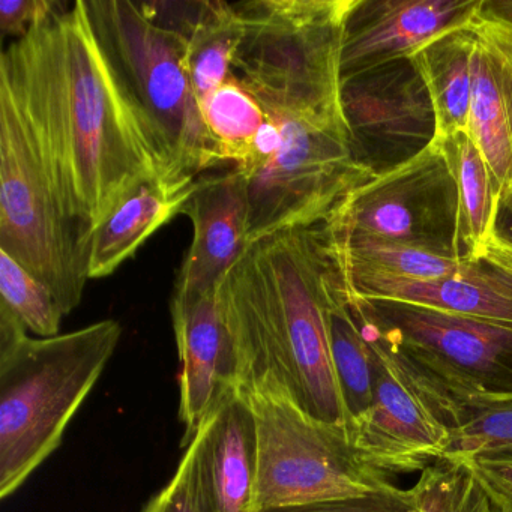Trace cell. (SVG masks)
<instances>
[{
  "mask_svg": "<svg viewBox=\"0 0 512 512\" xmlns=\"http://www.w3.org/2000/svg\"><path fill=\"white\" fill-rule=\"evenodd\" d=\"M0 83L34 128L71 214L92 236L140 182L170 175L113 77L83 0L62 4L5 49Z\"/></svg>",
  "mask_w": 512,
  "mask_h": 512,
  "instance_id": "cell-1",
  "label": "cell"
},
{
  "mask_svg": "<svg viewBox=\"0 0 512 512\" xmlns=\"http://www.w3.org/2000/svg\"><path fill=\"white\" fill-rule=\"evenodd\" d=\"M332 272L322 224L281 230L247 245L218 298L238 355L239 391L281 398L347 431L329 343Z\"/></svg>",
  "mask_w": 512,
  "mask_h": 512,
  "instance_id": "cell-2",
  "label": "cell"
},
{
  "mask_svg": "<svg viewBox=\"0 0 512 512\" xmlns=\"http://www.w3.org/2000/svg\"><path fill=\"white\" fill-rule=\"evenodd\" d=\"M122 337L106 319L56 337H31L0 308V497L16 493L61 445Z\"/></svg>",
  "mask_w": 512,
  "mask_h": 512,
  "instance_id": "cell-3",
  "label": "cell"
},
{
  "mask_svg": "<svg viewBox=\"0 0 512 512\" xmlns=\"http://www.w3.org/2000/svg\"><path fill=\"white\" fill-rule=\"evenodd\" d=\"M95 40L146 139L172 176L220 166L187 67L188 44L137 2L83 0Z\"/></svg>",
  "mask_w": 512,
  "mask_h": 512,
  "instance_id": "cell-4",
  "label": "cell"
},
{
  "mask_svg": "<svg viewBox=\"0 0 512 512\" xmlns=\"http://www.w3.org/2000/svg\"><path fill=\"white\" fill-rule=\"evenodd\" d=\"M355 0L236 2L233 74L275 119H346L341 44Z\"/></svg>",
  "mask_w": 512,
  "mask_h": 512,
  "instance_id": "cell-5",
  "label": "cell"
},
{
  "mask_svg": "<svg viewBox=\"0 0 512 512\" xmlns=\"http://www.w3.org/2000/svg\"><path fill=\"white\" fill-rule=\"evenodd\" d=\"M92 233L71 214L34 128L0 83V250L58 299L65 316L82 302Z\"/></svg>",
  "mask_w": 512,
  "mask_h": 512,
  "instance_id": "cell-6",
  "label": "cell"
},
{
  "mask_svg": "<svg viewBox=\"0 0 512 512\" xmlns=\"http://www.w3.org/2000/svg\"><path fill=\"white\" fill-rule=\"evenodd\" d=\"M277 121V152L241 170L248 185V244L281 230L322 224L349 194L376 178L359 161L346 119Z\"/></svg>",
  "mask_w": 512,
  "mask_h": 512,
  "instance_id": "cell-7",
  "label": "cell"
},
{
  "mask_svg": "<svg viewBox=\"0 0 512 512\" xmlns=\"http://www.w3.org/2000/svg\"><path fill=\"white\" fill-rule=\"evenodd\" d=\"M247 397L259 443L257 512L394 487L389 475L359 455L346 430L322 424L281 398Z\"/></svg>",
  "mask_w": 512,
  "mask_h": 512,
  "instance_id": "cell-8",
  "label": "cell"
},
{
  "mask_svg": "<svg viewBox=\"0 0 512 512\" xmlns=\"http://www.w3.org/2000/svg\"><path fill=\"white\" fill-rule=\"evenodd\" d=\"M349 296L359 316L449 397H512V326L350 290Z\"/></svg>",
  "mask_w": 512,
  "mask_h": 512,
  "instance_id": "cell-9",
  "label": "cell"
},
{
  "mask_svg": "<svg viewBox=\"0 0 512 512\" xmlns=\"http://www.w3.org/2000/svg\"><path fill=\"white\" fill-rule=\"evenodd\" d=\"M331 241L370 239L458 257V190L439 140L346 197L322 223ZM460 259V257H458Z\"/></svg>",
  "mask_w": 512,
  "mask_h": 512,
  "instance_id": "cell-10",
  "label": "cell"
},
{
  "mask_svg": "<svg viewBox=\"0 0 512 512\" xmlns=\"http://www.w3.org/2000/svg\"><path fill=\"white\" fill-rule=\"evenodd\" d=\"M355 313L373 347V401L350 440L370 466L386 475L422 472L442 461L448 446L451 398Z\"/></svg>",
  "mask_w": 512,
  "mask_h": 512,
  "instance_id": "cell-11",
  "label": "cell"
},
{
  "mask_svg": "<svg viewBox=\"0 0 512 512\" xmlns=\"http://www.w3.org/2000/svg\"><path fill=\"white\" fill-rule=\"evenodd\" d=\"M341 103L356 155L376 178L436 140L433 101L412 58L343 77Z\"/></svg>",
  "mask_w": 512,
  "mask_h": 512,
  "instance_id": "cell-12",
  "label": "cell"
},
{
  "mask_svg": "<svg viewBox=\"0 0 512 512\" xmlns=\"http://www.w3.org/2000/svg\"><path fill=\"white\" fill-rule=\"evenodd\" d=\"M185 454L199 512H257L259 443L247 395H227L200 425Z\"/></svg>",
  "mask_w": 512,
  "mask_h": 512,
  "instance_id": "cell-13",
  "label": "cell"
},
{
  "mask_svg": "<svg viewBox=\"0 0 512 512\" xmlns=\"http://www.w3.org/2000/svg\"><path fill=\"white\" fill-rule=\"evenodd\" d=\"M482 0H355L341 44V79L410 58L451 29L473 22Z\"/></svg>",
  "mask_w": 512,
  "mask_h": 512,
  "instance_id": "cell-14",
  "label": "cell"
},
{
  "mask_svg": "<svg viewBox=\"0 0 512 512\" xmlns=\"http://www.w3.org/2000/svg\"><path fill=\"white\" fill-rule=\"evenodd\" d=\"M193 224L172 302L194 301L217 289L248 245V185L238 167L200 175L182 208Z\"/></svg>",
  "mask_w": 512,
  "mask_h": 512,
  "instance_id": "cell-15",
  "label": "cell"
},
{
  "mask_svg": "<svg viewBox=\"0 0 512 512\" xmlns=\"http://www.w3.org/2000/svg\"><path fill=\"white\" fill-rule=\"evenodd\" d=\"M178 346L179 416L188 446L209 413L232 392L239 391L238 355L218 298V287L194 301L172 302Z\"/></svg>",
  "mask_w": 512,
  "mask_h": 512,
  "instance_id": "cell-16",
  "label": "cell"
},
{
  "mask_svg": "<svg viewBox=\"0 0 512 512\" xmlns=\"http://www.w3.org/2000/svg\"><path fill=\"white\" fill-rule=\"evenodd\" d=\"M469 136L478 146L497 200L512 194V26L476 16Z\"/></svg>",
  "mask_w": 512,
  "mask_h": 512,
  "instance_id": "cell-17",
  "label": "cell"
},
{
  "mask_svg": "<svg viewBox=\"0 0 512 512\" xmlns=\"http://www.w3.org/2000/svg\"><path fill=\"white\" fill-rule=\"evenodd\" d=\"M341 271V269H340ZM353 295L407 302L512 326V274L490 263L467 262L445 280H409L368 271H341Z\"/></svg>",
  "mask_w": 512,
  "mask_h": 512,
  "instance_id": "cell-18",
  "label": "cell"
},
{
  "mask_svg": "<svg viewBox=\"0 0 512 512\" xmlns=\"http://www.w3.org/2000/svg\"><path fill=\"white\" fill-rule=\"evenodd\" d=\"M197 178L164 175L146 179L134 187L95 229L89 278L112 275L157 230L181 214Z\"/></svg>",
  "mask_w": 512,
  "mask_h": 512,
  "instance_id": "cell-19",
  "label": "cell"
},
{
  "mask_svg": "<svg viewBox=\"0 0 512 512\" xmlns=\"http://www.w3.org/2000/svg\"><path fill=\"white\" fill-rule=\"evenodd\" d=\"M473 22L439 35L410 56L430 92L436 112V140L440 142L469 130L476 43Z\"/></svg>",
  "mask_w": 512,
  "mask_h": 512,
  "instance_id": "cell-20",
  "label": "cell"
},
{
  "mask_svg": "<svg viewBox=\"0 0 512 512\" xmlns=\"http://www.w3.org/2000/svg\"><path fill=\"white\" fill-rule=\"evenodd\" d=\"M328 325L332 364L350 436L373 401V347L362 331L346 281L335 260L329 284Z\"/></svg>",
  "mask_w": 512,
  "mask_h": 512,
  "instance_id": "cell-21",
  "label": "cell"
},
{
  "mask_svg": "<svg viewBox=\"0 0 512 512\" xmlns=\"http://www.w3.org/2000/svg\"><path fill=\"white\" fill-rule=\"evenodd\" d=\"M440 143L457 181L458 257L466 262H479L494 238L499 208L490 172L469 133L457 134Z\"/></svg>",
  "mask_w": 512,
  "mask_h": 512,
  "instance_id": "cell-22",
  "label": "cell"
},
{
  "mask_svg": "<svg viewBox=\"0 0 512 512\" xmlns=\"http://www.w3.org/2000/svg\"><path fill=\"white\" fill-rule=\"evenodd\" d=\"M325 239L341 271H368L409 280L431 281L455 277L467 263L449 254L410 245L370 239L331 241L326 235Z\"/></svg>",
  "mask_w": 512,
  "mask_h": 512,
  "instance_id": "cell-23",
  "label": "cell"
},
{
  "mask_svg": "<svg viewBox=\"0 0 512 512\" xmlns=\"http://www.w3.org/2000/svg\"><path fill=\"white\" fill-rule=\"evenodd\" d=\"M242 23L235 4L209 0L208 10L190 40L187 67L199 106L233 77Z\"/></svg>",
  "mask_w": 512,
  "mask_h": 512,
  "instance_id": "cell-24",
  "label": "cell"
},
{
  "mask_svg": "<svg viewBox=\"0 0 512 512\" xmlns=\"http://www.w3.org/2000/svg\"><path fill=\"white\" fill-rule=\"evenodd\" d=\"M200 110L221 163L245 166L253 154L260 130L268 121V113L262 104L233 74L221 88L206 98Z\"/></svg>",
  "mask_w": 512,
  "mask_h": 512,
  "instance_id": "cell-25",
  "label": "cell"
},
{
  "mask_svg": "<svg viewBox=\"0 0 512 512\" xmlns=\"http://www.w3.org/2000/svg\"><path fill=\"white\" fill-rule=\"evenodd\" d=\"M449 398L452 428L442 461L463 463L481 455L512 454V397Z\"/></svg>",
  "mask_w": 512,
  "mask_h": 512,
  "instance_id": "cell-26",
  "label": "cell"
},
{
  "mask_svg": "<svg viewBox=\"0 0 512 512\" xmlns=\"http://www.w3.org/2000/svg\"><path fill=\"white\" fill-rule=\"evenodd\" d=\"M0 308L38 338L56 337L65 314L50 287L0 250Z\"/></svg>",
  "mask_w": 512,
  "mask_h": 512,
  "instance_id": "cell-27",
  "label": "cell"
},
{
  "mask_svg": "<svg viewBox=\"0 0 512 512\" xmlns=\"http://www.w3.org/2000/svg\"><path fill=\"white\" fill-rule=\"evenodd\" d=\"M418 512H484L488 499L464 464L439 461L413 485Z\"/></svg>",
  "mask_w": 512,
  "mask_h": 512,
  "instance_id": "cell-28",
  "label": "cell"
},
{
  "mask_svg": "<svg viewBox=\"0 0 512 512\" xmlns=\"http://www.w3.org/2000/svg\"><path fill=\"white\" fill-rule=\"evenodd\" d=\"M262 512H418L415 491L394 485L388 490L343 499L325 500L308 505L266 509Z\"/></svg>",
  "mask_w": 512,
  "mask_h": 512,
  "instance_id": "cell-29",
  "label": "cell"
},
{
  "mask_svg": "<svg viewBox=\"0 0 512 512\" xmlns=\"http://www.w3.org/2000/svg\"><path fill=\"white\" fill-rule=\"evenodd\" d=\"M461 464L497 511L512 512V454L481 455Z\"/></svg>",
  "mask_w": 512,
  "mask_h": 512,
  "instance_id": "cell-30",
  "label": "cell"
},
{
  "mask_svg": "<svg viewBox=\"0 0 512 512\" xmlns=\"http://www.w3.org/2000/svg\"><path fill=\"white\" fill-rule=\"evenodd\" d=\"M62 4L52 0H2L0 29L4 37H25L34 26L49 19Z\"/></svg>",
  "mask_w": 512,
  "mask_h": 512,
  "instance_id": "cell-31",
  "label": "cell"
},
{
  "mask_svg": "<svg viewBox=\"0 0 512 512\" xmlns=\"http://www.w3.org/2000/svg\"><path fill=\"white\" fill-rule=\"evenodd\" d=\"M143 512H199L191 484L190 458L182 457L172 481L146 505Z\"/></svg>",
  "mask_w": 512,
  "mask_h": 512,
  "instance_id": "cell-32",
  "label": "cell"
},
{
  "mask_svg": "<svg viewBox=\"0 0 512 512\" xmlns=\"http://www.w3.org/2000/svg\"><path fill=\"white\" fill-rule=\"evenodd\" d=\"M481 260L512 274V245L493 238L485 248Z\"/></svg>",
  "mask_w": 512,
  "mask_h": 512,
  "instance_id": "cell-33",
  "label": "cell"
},
{
  "mask_svg": "<svg viewBox=\"0 0 512 512\" xmlns=\"http://www.w3.org/2000/svg\"><path fill=\"white\" fill-rule=\"evenodd\" d=\"M479 16L512 26V0H482Z\"/></svg>",
  "mask_w": 512,
  "mask_h": 512,
  "instance_id": "cell-34",
  "label": "cell"
},
{
  "mask_svg": "<svg viewBox=\"0 0 512 512\" xmlns=\"http://www.w3.org/2000/svg\"><path fill=\"white\" fill-rule=\"evenodd\" d=\"M494 238L512 245V199L500 200L499 202Z\"/></svg>",
  "mask_w": 512,
  "mask_h": 512,
  "instance_id": "cell-35",
  "label": "cell"
},
{
  "mask_svg": "<svg viewBox=\"0 0 512 512\" xmlns=\"http://www.w3.org/2000/svg\"><path fill=\"white\" fill-rule=\"evenodd\" d=\"M484 512H499L490 502H488L487 508H485Z\"/></svg>",
  "mask_w": 512,
  "mask_h": 512,
  "instance_id": "cell-36",
  "label": "cell"
},
{
  "mask_svg": "<svg viewBox=\"0 0 512 512\" xmlns=\"http://www.w3.org/2000/svg\"><path fill=\"white\" fill-rule=\"evenodd\" d=\"M506 199H512V194H511V196L506 197ZM503 200H505V199H503Z\"/></svg>",
  "mask_w": 512,
  "mask_h": 512,
  "instance_id": "cell-37",
  "label": "cell"
}]
</instances>
